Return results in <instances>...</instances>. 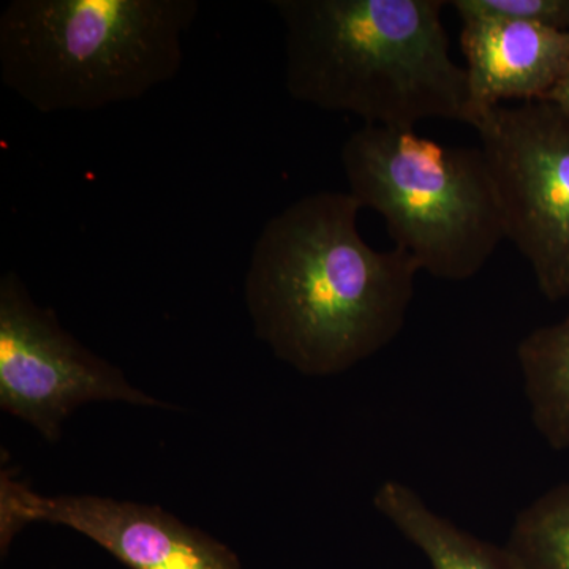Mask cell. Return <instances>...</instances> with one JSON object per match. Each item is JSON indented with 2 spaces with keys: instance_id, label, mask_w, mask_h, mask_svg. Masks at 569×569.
I'll return each instance as SVG.
<instances>
[{
  "instance_id": "cell-1",
  "label": "cell",
  "mask_w": 569,
  "mask_h": 569,
  "mask_svg": "<svg viewBox=\"0 0 569 569\" xmlns=\"http://www.w3.org/2000/svg\"><path fill=\"white\" fill-rule=\"evenodd\" d=\"M359 211L348 192L306 194L254 241L244 282L254 336L302 376L347 372L406 326L418 266L367 244Z\"/></svg>"
},
{
  "instance_id": "cell-2",
  "label": "cell",
  "mask_w": 569,
  "mask_h": 569,
  "mask_svg": "<svg viewBox=\"0 0 569 569\" xmlns=\"http://www.w3.org/2000/svg\"><path fill=\"white\" fill-rule=\"evenodd\" d=\"M284 88L365 126H471L466 67L449 52L443 0H274Z\"/></svg>"
},
{
  "instance_id": "cell-3",
  "label": "cell",
  "mask_w": 569,
  "mask_h": 569,
  "mask_svg": "<svg viewBox=\"0 0 569 569\" xmlns=\"http://www.w3.org/2000/svg\"><path fill=\"white\" fill-rule=\"evenodd\" d=\"M197 0H11L0 78L43 114L134 102L174 80Z\"/></svg>"
},
{
  "instance_id": "cell-4",
  "label": "cell",
  "mask_w": 569,
  "mask_h": 569,
  "mask_svg": "<svg viewBox=\"0 0 569 569\" xmlns=\"http://www.w3.org/2000/svg\"><path fill=\"white\" fill-rule=\"evenodd\" d=\"M340 157L348 193L385 220L396 249L419 272L463 282L507 239L481 148L443 144L415 129L362 126Z\"/></svg>"
},
{
  "instance_id": "cell-5",
  "label": "cell",
  "mask_w": 569,
  "mask_h": 569,
  "mask_svg": "<svg viewBox=\"0 0 569 569\" xmlns=\"http://www.w3.org/2000/svg\"><path fill=\"white\" fill-rule=\"evenodd\" d=\"M473 129L481 140L505 234L550 302L569 301V114L556 103L492 108Z\"/></svg>"
},
{
  "instance_id": "cell-6",
  "label": "cell",
  "mask_w": 569,
  "mask_h": 569,
  "mask_svg": "<svg viewBox=\"0 0 569 569\" xmlns=\"http://www.w3.org/2000/svg\"><path fill=\"white\" fill-rule=\"evenodd\" d=\"M91 402L162 407L132 387L122 370L78 342L50 309L29 295L17 272L0 279V407L44 440L61 438L62 422Z\"/></svg>"
},
{
  "instance_id": "cell-7",
  "label": "cell",
  "mask_w": 569,
  "mask_h": 569,
  "mask_svg": "<svg viewBox=\"0 0 569 569\" xmlns=\"http://www.w3.org/2000/svg\"><path fill=\"white\" fill-rule=\"evenodd\" d=\"M33 522L69 527L130 569H241L238 556L223 542L156 505L99 496H44L3 471L2 552Z\"/></svg>"
},
{
  "instance_id": "cell-8",
  "label": "cell",
  "mask_w": 569,
  "mask_h": 569,
  "mask_svg": "<svg viewBox=\"0 0 569 569\" xmlns=\"http://www.w3.org/2000/svg\"><path fill=\"white\" fill-rule=\"evenodd\" d=\"M471 127L505 102L548 100L569 71V31L531 22L463 20Z\"/></svg>"
},
{
  "instance_id": "cell-9",
  "label": "cell",
  "mask_w": 569,
  "mask_h": 569,
  "mask_svg": "<svg viewBox=\"0 0 569 569\" xmlns=\"http://www.w3.org/2000/svg\"><path fill=\"white\" fill-rule=\"evenodd\" d=\"M373 507L425 556L430 569H522L505 546L460 529L403 482L385 481L373 496Z\"/></svg>"
},
{
  "instance_id": "cell-10",
  "label": "cell",
  "mask_w": 569,
  "mask_h": 569,
  "mask_svg": "<svg viewBox=\"0 0 569 569\" xmlns=\"http://www.w3.org/2000/svg\"><path fill=\"white\" fill-rule=\"evenodd\" d=\"M530 418L553 451L569 449V310L557 323L541 326L518 346Z\"/></svg>"
},
{
  "instance_id": "cell-11",
  "label": "cell",
  "mask_w": 569,
  "mask_h": 569,
  "mask_svg": "<svg viewBox=\"0 0 569 569\" xmlns=\"http://www.w3.org/2000/svg\"><path fill=\"white\" fill-rule=\"evenodd\" d=\"M505 548L522 569H569V481L516 516Z\"/></svg>"
},
{
  "instance_id": "cell-12",
  "label": "cell",
  "mask_w": 569,
  "mask_h": 569,
  "mask_svg": "<svg viewBox=\"0 0 569 569\" xmlns=\"http://www.w3.org/2000/svg\"><path fill=\"white\" fill-rule=\"evenodd\" d=\"M460 21L486 18L531 22L569 31V0H452Z\"/></svg>"
},
{
  "instance_id": "cell-13",
  "label": "cell",
  "mask_w": 569,
  "mask_h": 569,
  "mask_svg": "<svg viewBox=\"0 0 569 569\" xmlns=\"http://www.w3.org/2000/svg\"><path fill=\"white\" fill-rule=\"evenodd\" d=\"M546 102L556 103L557 107H560L561 110L567 111L569 114V71L567 77H565L563 80L559 82V86L553 89Z\"/></svg>"
}]
</instances>
